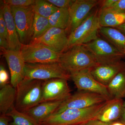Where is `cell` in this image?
I'll list each match as a JSON object with an SVG mask.
<instances>
[{
    "label": "cell",
    "mask_w": 125,
    "mask_h": 125,
    "mask_svg": "<svg viewBox=\"0 0 125 125\" xmlns=\"http://www.w3.org/2000/svg\"><path fill=\"white\" fill-rule=\"evenodd\" d=\"M107 101L87 108L66 109L60 113L52 114L41 124L42 125H76L87 123L96 119Z\"/></svg>",
    "instance_id": "cell-1"
},
{
    "label": "cell",
    "mask_w": 125,
    "mask_h": 125,
    "mask_svg": "<svg viewBox=\"0 0 125 125\" xmlns=\"http://www.w3.org/2000/svg\"><path fill=\"white\" fill-rule=\"evenodd\" d=\"M43 81L24 79L16 87L15 107L22 112L42 103Z\"/></svg>",
    "instance_id": "cell-2"
},
{
    "label": "cell",
    "mask_w": 125,
    "mask_h": 125,
    "mask_svg": "<svg viewBox=\"0 0 125 125\" xmlns=\"http://www.w3.org/2000/svg\"><path fill=\"white\" fill-rule=\"evenodd\" d=\"M59 62L70 74L83 70L90 69L97 64L83 45L74 46L62 53Z\"/></svg>",
    "instance_id": "cell-3"
},
{
    "label": "cell",
    "mask_w": 125,
    "mask_h": 125,
    "mask_svg": "<svg viewBox=\"0 0 125 125\" xmlns=\"http://www.w3.org/2000/svg\"><path fill=\"white\" fill-rule=\"evenodd\" d=\"M99 10H93L86 19L68 36L66 51L74 46L88 43L98 37V33L101 28L98 19Z\"/></svg>",
    "instance_id": "cell-4"
},
{
    "label": "cell",
    "mask_w": 125,
    "mask_h": 125,
    "mask_svg": "<svg viewBox=\"0 0 125 125\" xmlns=\"http://www.w3.org/2000/svg\"><path fill=\"white\" fill-rule=\"evenodd\" d=\"M54 78L70 79L69 73L59 62L47 63H25L24 79L45 81Z\"/></svg>",
    "instance_id": "cell-5"
},
{
    "label": "cell",
    "mask_w": 125,
    "mask_h": 125,
    "mask_svg": "<svg viewBox=\"0 0 125 125\" xmlns=\"http://www.w3.org/2000/svg\"><path fill=\"white\" fill-rule=\"evenodd\" d=\"M21 43L29 44L32 40L35 12L33 5L23 7H10Z\"/></svg>",
    "instance_id": "cell-6"
},
{
    "label": "cell",
    "mask_w": 125,
    "mask_h": 125,
    "mask_svg": "<svg viewBox=\"0 0 125 125\" xmlns=\"http://www.w3.org/2000/svg\"><path fill=\"white\" fill-rule=\"evenodd\" d=\"M83 45L93 56L97 64L117 61L125 57L107 40L98 37Z\"/></svg>",
    "instance_id": "cell-7"
},
{
    "label": "cell",
    "mask_w": 125,
    "mask_h": 125,
    "mask_svg": "<svg viewBox=\"0 0 125 125\" xmlns=\"http://www.w3.org/2000/svg\"><path fill=\"white\" fill-rule=\"evenodd\" d=\"M21 52L25 62L28 63L59 62L62 53L42 44L34 43L22 45Z\"/></svg>",
    "instance_id": "cell-8"
},
{
    "label": "cell",
    "mask_w": 125,
    "mask_h": 125,
    "mask_svg": "<svg viewBox=\"0 0 125 125\" xmlns=\"http://www.w3.org/2000/svg\"><path fill=\"white\" fill-rule=\"evenodd\" d=\"M108 100L109 99L106 97L99 94L79 91L63 101L54 114L60 113L70 108H87L101 104Z\"/></svg>",
    "instance_id": "cell-9"
},
{
    "label": "cell",
    "mask_w": 125,
    "mask_h": 125,
    "mask_svg": "<svg viewBox=\"0 0 125 125\" xmlns=\"http://www.w3.org/2000/svg\"><path fill=\"white\" fill-rule=\"evenodd\" d=\"M99 3L100 0H75L69 9V21L65 30L68 36L86 19Z\"/></svg>",
    "instance_id": "cell-10"
},
{
    "label": "cell",
    "mask_w": 125,
    "mask_h": 125,
    "mask_svg": "<svg viewBox=\"0 0 125 125\" xmlns=\"http://www.w3.org/2000/svg\"><path fill=\"white\" fill-rule=\"evenodd\" d=\"M67 81L63 78L43 81L42 103L64 101L69 98L72 94Z\"/></svg>",
    "instance_id": "cell-11"
},
{
    "label": "cell",
    "mask_w": 125,
    "mask_h": 125,
    "mask_svg": "<svg viewBox=\"0 0 125 125\" xmlns=\"http://www.w3.org/2000/svg\"><path fill=\"white\" fill-rule=\"evenodd\" d=\"M70 76V79L73 81L79 91L98 94L108 99H111L108 91L107 86L97 81L92 75L90 69L71 73Z\"/></svg>",
    "instance_id": "cell-12"
},
{
    "label": "cell",
    "mask_w": 125,
    "mask_h": 125,
    "mask_svg": "<svg viewBox=\"0 0 125 125\" xmlns=\"http://www.w3.org/2000/svg\"><path fill=\"white\" fill-rule=\"evenodd\" d=\"M30 43H40L57 52L62 53L67 50L68 36L65 30L51 27L42 37Z\"/></svg>",
    "instance_id": "cell-13"
},
{
    "label": "cell",
    "mask_w": 125,
    "mask_h": 125,
    "mask_svg": "<svg viewBox=\"0 0 125 125\" xmlns=\"http://www.w3.org/2000/svg\"><path fill=\"white\" fill-rule=\"evenodd\" d=\"M10 72V83L16 88L23 79L25 62L21 51L2 49Z\"/></svg>",
    "instance_id": "cell-14"
},
{
    "label": "cell",
    "mask_w": 125,
    "mask_h": 125,
    "mask_svg": "<svg viewBox=\"0 0 125 125\" xmlns=\"http://www.w3.org/2000/svg\"><path fill=\"white\" fill-rule=\"evenodd\" d=\"M125 69V62L119 60L114 62L97 64L90 69V73L97 81L107 86L115 76Z\"/></svg>",
    "instance_id": "cell-15"
},
{
    "label": "cell",
    "mask_w": 125,
    "mask_h": 125,
    "mask_svg": "<svg viewBox=\"0 0 125 125\" xmlns=\"http://www.w3.org/2000/svg\"><path fill=\"white\" fill-rule=\"evenodd\" d=\"M124 102L122 99L113 98L108 100L96 120L106 123L115 122L122 116Z\"/></svg>",
    "instance_id": "cell-16"
},
{
    "label": "cell",
    "mask_w": 125,
    "mask_h": 125,
    "mask_svg": "<svg viewBox=\"0 0 125 125\" xmlns=\"http://www.w3.org/2000/svg\"><path fill=\"white\" fill-rule=\"evenodd\" d=\"M1 7L7 27L10 49L21 51L23 44L20 40L10 7L4 1Z\"/></svg>",
    "instance_id": "cell-17"
},
{
    "label": "cell",
    "mask_w": 125,
    "mask_h": 125,
    "mask_svg": "<svg viewBox=\"0 0 125 125\" xmlns=\"http://www.w3.org/2000/svg\"><path fill=\"white\" fill-rule=\"evenodd\" d=\"M63 102L54 101L40 103L25 113L41 123L54 114Z\"/></svg>",
    "instance_id": "cell-18"
},
{
    "label": "cell",
    "mask_w": 125,
    "mask_h": 125,
    "mask_svg": "<svg viewBox=\"0 0 125 125\" xmlns=\"http://www.w3.org/2000/svg\"><path fill=\"white\" fill-rule=\"evenodd\" d=\"M101 35L119 51L125 56V35L117 29L110 27H101Z\"/></svg>",
    "instance_id": "cell-19"
},
{
    "label": "cell",
    "mask_w": 125,
    "mask_h": 125,
    "mask_svg": "<svg viewBox=\"0 0 125 125\" xmlns=\"http://www.w3.org/2000/svg\"><path fill=\"white\" fill-rule=\"evenodd\" d=\"M98 19L101 27L116 28L125 22V14L111 9L99 10Z\"/></svg>",
    "instance_id": "cell-20"
},
{
    "label": "cell",
    "mask_w": 125,
    "mask_h": 125,
    "mask_svg": "<svg viewBox=\"0 0 125 125\" xmlns=\"http://www.w3.org/2000/svg\"><path fill=\"white\" fill-rule=\"evenodd\" d=\"M16 89L10 84L1 88L0 90V112L1 115H6L15 106L16 99Z\"/></svg>",
    "instance_id": "cell-21"
},
{
    "label": "cell",
    "mask_w": 125,
    "mask_h": 125,
    "mask_svg": "<svg viewBox=\"0 0 125 125\" xmlns=\"http://www.w3.org/2000/svg\"><path fill=\"white\" fill-rule=\"evenodd\" d=\"M107 88L111 99L125 98V69L115 76Z\"/></svg>",
    "instance_id": "cell-22"
},
{
    "label": "cell",
    "mask_w": 125,
    "mask_h": 125,
    "mask_svg": "<svg viewBox=\"0 0 125 125\" xmlns=\"http://www.w3.org/2000/svg\"><path fill=\"white\" fill-rule=\"evenodd\" d=\"M69 19V9L59 8L48 18V19L51 27L65 30L68 27Z\"/></svg>",
    "instance_id": "cell-23"
},
{
    "label": "cell",
    "mask_w": 125,
    "mask_h": 125,
    "mask_svg": "<svg viewBox=\"0 0 125 125\" xmlns=\"http://www.w3.org/2000/svg\"><path fill=\"white\" fill-rule=\"evenodd\" d=\"M6 115L13 119L10 125H42L28 114L18 111L15 106Z\"/></svg>",
    "instance_id": "cell-24"
},
{
    "label": "cell",
    "mask_w": 125,
    "mask_h": 125,
    "mask_svg": "<svg viewBox=\"0 0 125 125\" xmlns=\"http://www.w3.org/2000/svg\"><path fill=\"white\" fill-rule=\"evenodd\" d=\"M51 28L48 18H44L35 13L31 41L42 37Z\"/></svg>",
    "instance_id": "cell-25"
},
{
    "label": "cell",
    "mask_w": 125,
    "mask_h": 125,
    "mask_svg": "<svg viewBox=\"0 0 125 125\" xmlns=\"http://www.w3.org/2000/svg\"><path fill=\"white\" fill-rule=\"evenodd\" d=\"M33 7L35 14L48 19L59 9L47 1L43 0H36Z\"/></svg>",
    "instance_id": "cell-26"
},
{
    "label": "cell",
    "mask_w": 125,
    "mask_h": 125,
    "mask_svg": "<svg viewBox=\"0 0 125 125\" xmlns=\"http://www.w3.org/2000/svg\"><path fill=\"white\" fill-rule=\"evenodd\" d=\"M36 0H6L4 2L10 7H23L33 5Z\"/></svg>",
    "instance_id": "cell-27"
},
{
    "label": "cell",
    "mask_w": 125,
    "mask_h": 125,
    "mask_svg": "<svg viewBox=\"0 0 125 125\" xmlns=\"http://www.w3.org/2000/svg\"><path fill=\"white\" fill-rule=\"evenodd\" d=\"M0 37L6 39L9 42L7 27L1 7L0 10Z\"/></svg>",
    "instance_id": "cell-28"
},
{
    "label": "cell",
    "mask_w": 125,
    "mask_h": 125,
    "mask_svg": "<svg viewBox=\"0 0 125 125\" xmlns=\"http://www.w3.org/2000/svg\"><path fill=\"white\" fill-rule=\"evenodd\" d=\"M10 77L8 72L4 66L0 64V88L9 84Z\"/></svg>",
    "instance_id": "cell-29"
},
{
    "label": "cell",
    "mask_w": 125,
    "mask_h": 125,
    "mask_svg": "<svg viewBox=\"0 0 125 125\" xmlns=\"http://www.w3.org/2000/svg\"><path fill=\"white\" fill-rule=\"evenodd\" d=\"M47 1L58 8L69 9L75 0H47Z\"/></svg>",
    "instance_id": "cell-30"
},
{
    "label": "cell",
    "mask_w": 125,
    "mask_h": 125,
    "mask_svg": "<svg viewBox=\"0 0 125 125\" xmlns=\"http://www.w3.org/2000/svg\"><path fill=\"white\" fill-rule=\"evenodd\" d=\"M110 9L120 13L125 14V0H117Z\"/></svg>",
    "instance_id": "cell-31"
},
{
    "label": "cell",
    "mask_w": 125,
    "mask_h": 125,
    "mask_svg": "<svg viewBox=\"0 0 125 125\" xmlns=\"http://www.w3.org/2000/svg\"><path fill=\"white\" fill-rule=\"evenodd\" d=\"M117 0H100V8L99 10L111 9L114 6Z\"/></svg>",
    "instance_id": "cell-32"
},
{
    "label": "cell",
    "mask_w": 125,
    "mask_h": 125,
    "mask_svg": "<svg viewBox=\"0 0 125 125\" xmlns=\"http://www.w3.org/2000/svg\"><path fill=\"white\" fill-rule=\"evenodd\" d=\"M11 117L7 115H1L0 116V125H10L9 122Z\"/></svg>",
    "instance_id": "cell-33"
},
{
    "label": "cell",
    "mask_w": 125,
    "mask_h": 125,
    "mask_svg": "<svg viewBox=\"0 0 125 125\" xmlns=\"http://www.w3.org/2000/svg\"><path fill=\"white\" fill-rule=\"evenodd\" d=\"M0 48L2 49L7 50L10 49V45L9 42L6 39L0 37Z\"/></svg>",
    "instance_id": "cell-34"
},
{
    "label": "cell",
    "mask_w": 125,
    "mask_h": 125,
    "mask_svg": "<svg viewBox=\"0 0 125 125\" xmlns=\"http://www.w3.org/2000/svg\"><path fill=\"white\" fill-rule=\"evenodd\" d=\"M112 123H106L102 122L98 120H93L87 122V125H111Z\"/></svg>",
    "instance_id": "cell-35"
},
{
    "label": "cell",
    "mask_w": 125,
    "mask_h": 125,
    "mask_svg": "<svg viewBox=\"0 0 125 125\" xmlns=\"http://www.w3.org/2000/svg\"><path fill=\"white\" fill-rule=\"evenodd\" d=\"M123 111L122 116L121 117V122L125 125V101L124 102L123 104Z\"/></svg>",
    "instance_id": "cell-36"
},
{
    "label": "cell",
    "mask_w": 125,
    "mask_h": 125,
    "mask_svg": "<svg viewBox=\"0 0 125 125\" xmlns=\"http://www.w3.org/2000/svg\"><path fill=\"white\" fill-rule=\"evenodd\" d=\"M115 28L119 30L125 35V22L123 24L118 27H117L116 28Z\"/></svg>",
    "instance_id": "cell-37"
},
{
    "label": "cell",
    "mask_w": 125,
    "mask_h": 125,
    "mask_svg": "<svg viewBox=\"0 0 125 125\" xmlns=\"http://www.w3.org/2000/svg\"><path fill=\"white\" fill-rule=\"evenodd\" d=\"M111 125H125L122 123V122H113L111 123Z\"/></svg>",
    "instance_id": "cell-38"
},
{
    "label": "cell",
    "mask_w": 125,
    "mask_h": 125,
    "mask_svg": "<svg viewBox=\"0 0 125 125\" xmlns=\"http://www.w3.org/2000/svg\"><path fill=\"white\" fill-rule=\"evenodd\" d=\"M87 125V123H83V124H80V125Z\"/></svg>",
    "instance_id": "cell-39"
}]
</instances>
